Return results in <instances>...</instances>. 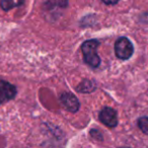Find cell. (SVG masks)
<instances>
[{
  "mask_svg": "<svg viewBox=\"0 0 148 148\" xmlns=\"http://www.w3.org/2000/svg\"><path fill=\"white\" fill-rule=\"evenodd\" d=\"M99 42L97 40L85 41L81 46L84 62L92 68H97L101 64V58L97 53V49L99 48Z\"/></svg>",
  "mask_w": 148,
  "mask_h": 148,
  "instance_id": "cell-1",
  "label": "cell"
},
{
  "mask_svg": "<svg viewBox=\"0 0 148 148\" xmlns=\"http://www.w3.org/2000/svg\"><path fill=\"white\" fill-rule=\"evenodd\" d=\"M133 44L128 38L121 37L115 43V53L119 59L128 60L133 55Z\"/></svg>",
  "mask_w": 148,
  "mask_h": 148,
  "instance_id": "cell-2",
  "label": "cell"
},
{
  "mask_svg": "<svg viewBox=\"0 0 148 148\" xmlns=\"http://www.w3.org/2000/svg\"><path fill=\"white\" fill-rule=\"evenodd\" d=\"M99 121L109 128H114L118 124L117 112L110 107H106L99 113Z\"/></svg>",
  "mask_w": 148,
  "mask_h": 148,
  "instance_id": "cell-3",
  "label": "cell"
},
{
  "mask_svg": "<svg viewBox=\"0 0 148 148\" xmlns=\"http://www.w3.org/2000/svg\"><path fill=\"white\" fill-rule=\"evenodd\" d=\"M60 101H61L62 105L65 107V109L71 113H76L80 107V103H79L77 97L70 92L62 93L60 97Z\"/></svg>",
  "mask_w": 148,
  "mask_h": 148,
  "instance_id": "cell-4",
  "label": "cell"
},
{
  "mask_svg": "<svg viewBox=\"0 0 148 148\" xmlns=\"http://www.w3.org/2000/svg\"><path fill=\"white\" fill-rule=\"evenodd\" d=\"M16 95V88L11 83L0 79V97L2 101H9L12 99Z\"/></svg>",
  "mask_w": 148,
  "mask_h": 148,
  "instance_id": "cell-5",
  "label": "cell"
},
{
  "mask_svg": "<svg viewBox=\"0 0 148 148\" xmlns=\"http://www.w3.org/2000/svg\"><path fill=\"white\" fill-rule=\"evenodd\" d=\"M25 0H0V6L4 11H8L14 7H18L23 4Z\"/></svg>",
  "mask_w": 148,
  "mask_h": 148,
  "instance_id": "cell-6",
  "label": "cell"
},
{
  "mask_svg": "<svg viewBox=\"0 0 148 148\" xmlns=\"http://www.w3.org/2000/svg\"><path fill=\"white\" fill-rule=\"evenodd\" d=\"M91 85H95L93 82L89 80H84L83 82L80 83L78 87H77V90L80 91V92H91V90H93V87L91 88Z\"/></svg>",
  "mask_w": 148,
  "mask_h": 148,
  "instance_id": "cell-7",
  "label": "cell"
},
{
  "mask_svg": "<svg viewBox=\"0 0 148 148\" xmlns=\"http://www.w3.org/2000/svg\"><path fill=\"white\" fill-rule=\"evenodd\" d=\"M138 127L142 132L148 135V117H141L138 120Z\"/></svg>",
  "mask_w": 148,
  "mask_h": 148,
  "instance_id": "cell-8",
  "label": "cell"
},
{
  "mask_svg": "<svg viewBox=\"0 0 148 148\" xmlns=\"http://www.w3.org/2000/svg\"><path fill=\"white\" fill-rule=\"evenodd\" d=\"M52 2H54L56 5H58L60 7L67 6V0H52Z\"/></svg>",
  "mask_w": 148,
  "mask_h": 148,
  "instance_id": "cell-9",
  "label": "cell"
},
{
  "mask_svg": "<svg viewBox=\"0 0 148 148\" xmlns=\"http://www.w3.org/2000/svg\"><path fill=\"white\" fill-rule=\"evenodd\" d=\"M90 135L92 136V137H95V139H99V137L101 138V139H103V137H101V133H99V131H97V130H91L90 131Z\"/></svg>",
  "mask_w": 148,
  "mask_h": 148,
  "instance_id": "cell-10",
  "label": "cell"
},
{
  "mask_svg": "<svg viewBox=\"0 0 148 148\" xmlns=\"http://www.w3.org/2000/svg\"><path fill=\"white\" fill-rule=\"evenodd\" d=\"M103 3H106L107 5H114V4H117L119 2V0H101Z\"/></svg>",
  "mask_w": 148,
  "mask_h": 148,
  "instance_id": "cell-11",
  "label": "cell"
},
{
  "mask_svg": "<svg viewBox=\"0 0 148 148\" xmlns=\"http://www.w3.org/2000/svg\"><path fill=\"white\" fill-rule=\"evenodd\" d=\"M3 103V101H2V99H1V97H0V105H1V103Z\"/></svg>",
  "mask_w": 148,
  "mask_h": 148,
  "instance_id": "cell-12",
  "label": "cell"
}]
</instances>
